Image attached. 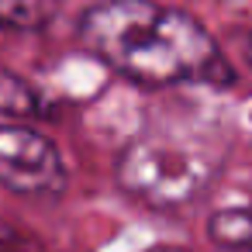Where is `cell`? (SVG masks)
I'll use <instances>...</instances> for the list:
<instances>
[{
	"mask_svg": "<svg viewBox=\"0 0 252 252\" xmlns=\"http://www.w3.org/2000/svg\"><path fill=\"white\" fill-rule=\"evenodd\" d=\"M80 45L138 87H231L235 69L211 32L183 7L159 0H100L76 25Z\"/></svg>",
	"mask_w": 252,
	"mask_h": 252,
	"instance_id": "1",
	"label": "cell"
},
{
	"mask_svg": "<svg viewBox=\"0 0 252 252\" xmlns=\"http://www.w3.org/2000/svg\"><path fill=\"white\" fill-rule=\"evenodd\" d=\"M218 173L221 152L200 135L173 128H149L135 135L114 162L118 187L131 200L156 211L193 204L218 180Z\"/></svg>",
	"mask_w": 252,
	"mask_h": 252,
	"instance_id": "2",
	"label": "cell"
},
{
	"mask_svg": "<svg viewBox=\"0 0 252 252\" xmlns=\"http://www.w3.org/2000/svg\"><path fill=\"white\" fill-rule=\"evenodd\" d=\"M0 187L21 197H56L66 190V162L42 131L0 125Z\"/></svg>",
	"mask_w": 252,
	"mask_h": 252,
	"instance_id": "3",
	"label": "cell"
},
{
	"mask_svg": "<svg viewBox=\"0 0 252 252\" xmlns=\"http://www.w3.org/2000/svg\"><path fill=\"white\" fill-rule=\"evenodd\" d=\"M207 242L218 252H252V207H221L207 218Z\"/></svg>",
	"mask_w": 252,
	"mask_h": 252,
	"instance_id": "4",
	"label": "cell"
},
{
	"mask_svg": "<svg viewBox=\"0 0 252 252\" xmlns=\"http://www.w3.org/2000/svg\"><path fill=\"white\" fill-rule=\"evenodd\" d=\"M56 14L52 0H0V28L4 32H42Z\"/></svg>",
	"mask_w": 252,
	"mask_h": 252,
	"instance_id": "5",
	"label": "cell"
},
{
	"mask_svg": "<svg viewBox=\"0 0 252 252\" xmlns=\"http://www.w3.org/2000/svg\"><path fill=\"white\" fill-rule=\"evenodd\" d=\"M32 111H38V94L14 73L0 69V114H32Z\"/></svg>",
	"mask_w": 252,
	"mask_h": 252,
	"instance_id": "6",
	"label": "cell"
},
{
	"mask_svg": "<svg viewBox=\"0 0 252 252\" xmlns=\"http://www.w3.org/2000/svg\"><path fill=\"white\" fill-rule=\"evenodd\" d=\"M0 252H35L28 245H18V242H0Z\"/></svg>",
	"mask_w": 252,
	"mask_h": 252,
	"instance_id": "7",
	"label": "cell"
},
{
	"mask_svg": "<svg viewBox=\"0 0 252 252\" xmlns=\"http://www.w3.org/2000/svg\"><path fill=\"white\" fill-rule=\"evenodd\" d=\"M152 252H187V249H169V245H159V249H152Z\"/></svg>",
	"mask_w": 252,
	"mask_h": 252,
	"instance_id": "8",
	"label": "cell"
}]
</instances>
